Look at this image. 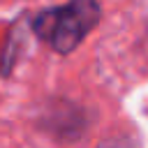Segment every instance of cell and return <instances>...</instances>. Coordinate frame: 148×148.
I'll use <instances>...</instances> for the list:
<instances>
[{"instance_id":"6da1fadb","label":"cell","mask_w":148,"mask_h":148,"mask_svg":"<svg viewBox=\"0 0 148 148\" xmlns=\"http://www.w3.org/2000/svg\"><path fill=\"white\" fill-rule=\"evenodd\" d=\"M102 16L97 0H72L65 7L46 9L35 18V32L58 53L74 51Z\"/></svg>"}]
</instances>
